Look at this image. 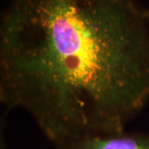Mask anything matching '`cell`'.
I'll use <instances>...</instances> for the list:
<instances>
[{
	"label": "cell",
	"instance_id": "cell-1",
	"mask_svg": "<svg viewBox=\"0 0 149 149\" xmlns=\"http://www.w3.org/2000/svg\"><path fill=\"white\" fill-rule=\"evenodd\" d=\"M0 102L52 143L126 129L149 105V11L139 0H7Z\"/></svg>",
	"mask_w": 149,
	"mask_h": 149
},
{
	"label": "cell",
	"instance_id": "cell-2",
	"mask_svg": "<svg viewBox=\"0 0 149 149\" xmlns=\"http://www.w3.org/2000/svg\"><path fill=\"white\" fill-rule=\"evenodd\" d=\"M54 147V149H149V130L88 133L62 141Z\"/></svg>",
	"mask_w": 149,
	"mask_h": 149
},
{
	"label": "cell",
	"instance_id": "cell-3",
	"mask_svg": "<svg viewBox=\"0 0 149 149\" xmlns=\"http://www.w3.org/2000/svg\"><path fill=\"white\" fill-rule=\"evenodd\" d=\"M148 8V11H149V8Z\"/></svg>",
	"mask_w": 149,
	"mask_h": 149
}]
</instances>
